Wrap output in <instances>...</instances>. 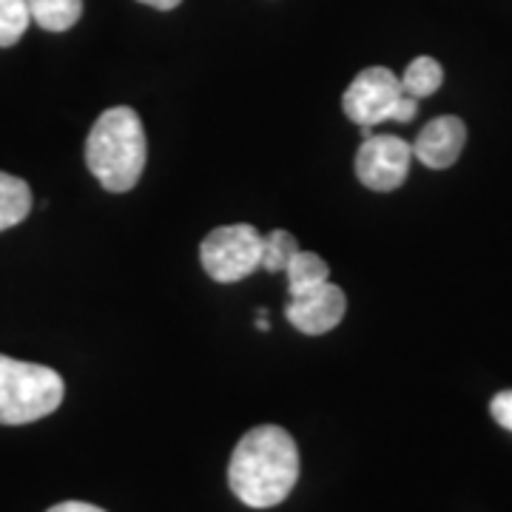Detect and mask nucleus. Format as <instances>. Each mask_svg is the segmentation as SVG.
I'll return each instance as SVG.
<instances>
[{
    "label": "nucleus",
    "instance_id": "nucleus-1",
    "mask_svg": "<svg viewBox=\"0 0 512 512\" xmlns=\"http://www.w3.org/2000/svg\"><path fill=\"white\" fill-rule=\"evenodd\" d=\"M299 478V450L288 430L259 424L234 447L228 464L231 493L251 510H271L282 504Z\"/></svg>",
    "mask_w": 512,
    "mask_h": 512
},
{
    "label": "nucleus",
    "instance_id": "nucleus-2",
    "mask_svg": "<svg viewBox=\"0 0 512 512\" xmlns=\"http://www.w3.org/2000/svg\"><path fill=\"white\" fill-rule=\"evenodd\" d=\"M148 146L143 120L128 106H114L94 120L86 140V165L111 194H126L140 183Z\"/></svg>",
    "mask_w": 512,
    "mask_h": 512
},
{
    "label": "nucleus",
    "instance_id": "nucleus-3",
    "mask_svg": "<svg viewBox=\"0 0 512 512\" xmlns=\"http://www.w3.org/2000/svg\"><path fill=\"white\" fill-rule=\"evenodd\" d=\"M66 384L46 365L0 353V424H32L63 404Z\"/></svg>",
    "mask_w": 512,
    "mask_h": 512
},
{
    "label": "nucleus",
    "instance_id": "nucleus-4",
    "mask_svg": "<svg viewBox=\"0 0 512 512\" xmlns=\"http://www.w3.org/2000/svg\"><path fill=\"white\" fill-rule=\"evenodd\" d=\"M262 245L265 237L248 222L214 228L200 245L202 268L222 285L239 282L262 268Z\"/></svg>",
    "mask_w": 512,
    "mask_h": 512
},
{
    "label": "nucleus",
    "instance_id": "nucleus-5",
    "mask_svg": "<svg viewBox=\"0 0 512 512\" xmlns=\"http://www.w3.org/2000/svg\"><path fill=\"white\" fill-rule=\"evenodd\" d=\"M402 97L404 89L399 74H393L384 66H370L350 83L342 97V106L353 123L376 128L382 123H393Z\"/></svg>",
    "mask_w": 512,
    "mask_h": 512
},
{
    "label": "nucleus",
    "instance_id": "nucleus-6",
    "mask_svg": "<svg viewBox=\"0 0 512 512\" xmlns=\"http://www.w3.org/2000/svg\"><path fill=\"white\" fill-rule=\"evenodd\" d=\"M413 146L393 134H370L356 154V177L370 191H396L407 180Z\"/></svg>",
    "mask_w": 512,
    "mask_h": 512
},
{
    "label": "nucleus",
    "instance_id": "nucleus-7",
    "mask_svg": "<svg viewBox=\"0 0 512 512\" xmlns=\"http://www.w3.org/2000/svg\"><path fill=\"white\" fill-rule=\"evenodd\" d=\"M348 311V296L339 285L333 282H322L319 288L291 296V305H288V322L299 333H308V336H322L333 330L342 316Z\"/></svg>",
    "mask_w": 512,
    "mask_h": 512
},
{
    "label": "nucleus",
    "instance_id": "nucleus-8",
    "mask_svg": "<svg viewBox=\"0 0 512 512\" xmlns=\"http://www.w3.org/2000/svg\"><path fill=\"white\" fill-rule=\"evenodd\" d=\"M464 143H467V126H464V120L450 114V117L430 120L419 131L416 143H410V146H413V157L421 160V165L441 171V168H450L461 157Z\"/></svg>",
    "mask_w": 512,
    "mask_h": 512
},
{
    "label": "nucleus",
    "instance_id": "nucleus-9",
    "mask_svg": "<svg viewBox=\"0 0 512 512\" xmlns=\"http://www.w3.org/2000/svg\"><path fill=\"white\" fill-rule=\"evenodd\" d=\"M32 214V188L15 174L0 171V231L15 228Z\"/></svg>",
    "mask_w": 512,
    "mask_h": 512
},
{
    "label": "nucleus",
    "instance_id": "nucleus-10",
    "mask_svg": "<svg viewBox=\"0 0 512 512\" xmlns=\"http://www.w3.org/2000/svg\"><path fill=\"white\" fill-rule=\"evenodd\" d=\"M288 276V293L299 296V293L319 288L322 282H330V265L313 251H296L285 268Z\"/></svg>",
    "mask_w": 512,
    "mask_h": 512
},
{
    "label": "nucleus",
    "instance_id": "nucleus-11",
    "mask_svg": "<svg viewBox=\"0 0 512 512\" xmlns=\"http://www.w3.org/2000/svg\"><path fill=\"white\" fill-rule=\"evenodd\" d=\"M29 15L46 32H69L83 15V0H26Z\"/></svg>",
    "mask_w": 512,
    "mask_h": 512
},
{
    "label": "nucleus",
    "instance_id": "nucleus-12",
    "mask_svg": "<svg viewBox=\"0 0 512 512\" xmlns=\"http://www.w3.org/2000/svg\"><path fill=\"white\" fill-rule=\"evenodd\" d=\"M441 83H444V69L439 66V60H433V57H416V60L404 69L402 89L404 94H410V97H416V100L439 92Z\"/></svg>",
    "mask_w": 512,
    "mask_h": 512
},
{
    "label": "nucleus",
    "instance_id": "nucleus-13",
    "mask_svg": "<svg viewBox=\"0 0 512 512\" xmlns=\"http://www.w3.org/2000/svg\"><path fill=\"white\" fill-rule=\"evenodd\" d=\"M32 23L26 0H0V49L15 46Z\"/></svg>",
    "mask_w": 512,
    "mask_h": 512
},
{
    "label": "nucleus",
    "instance_id": "nucleus-14",
    "mask_svg": "<svg viewBox=\"0 0 512 512\" xmlns=\"http://www.w3.org/2000/svg\"><path fill=\"white\" fill-rule=\"evenodd\" d=\"M296 251H299V242H296V237H293L291 231L276 228V231H271V234L265 237V245H262V268L271 271V274L285 271Z\"/></svg>",
    "mask_w": 512,
    "mask_h": 512
},
{
    "label": "nucleus",
    "instance_id": "nucleus-15",
    "mask_svg": "<svg viewBox=\"0 0 512 512\" xmlns=\"http://www.w3.org/2000/svg\"><path fill=\"white\" fill-rule=\"evenodd\" d=\"M490 413H493V419L504 427V430H510L512 433V390H504V393H498L493 402H490Z\"/></svg>",
    "mask_w": 512,
    "mask_h": 512
},
{
    "label": "nucleus",
    "instance_id": "nucleus-16",
    "mask_svg": "<svg viewBox=\"0 0 512 512\" xmlns=\"http://www.w3.org/2000/svg\"><path fill=\"white\" fill-rule=\"evenodd\" d=\"M46 512H106V510H100V507H94V504H86V501H63V504L49 507Z\"/></svg>",
    "mask_w": 512,
    "mask_h": 512
},
{
    "label": "nucleus",
    "instance_id": "nucleus-17",
    "mask_svg": "<svg viewBox=\"0 0 512 512\" xmlns=\"http://www.w3.org/2000/svg\"><path fill=\"white\" fill-rule=\"evenodd\" d=\"M140 3H146V6H154V9H160V12H171V9H177L183 0H140Z\"/></svg>",
    "mask_w": 512,
    "mask_h": 512
}]
</instances>
